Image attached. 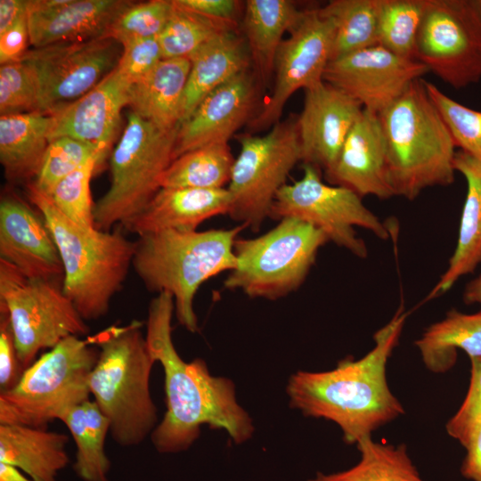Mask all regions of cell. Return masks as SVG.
<instances>
[{
    "instance_id": "1",
    "label": "cell",
    "mask_w": 481,
    "mask_h": 481,
    "mask_svg": "<svg viewBox=\"0 0 481 481\" xmlns=\"http://www.w3.org/2000/svg\"><path fill=\"white\" fill-rule=\"evenodd\" d=\"M174 298L160 292L150 303L145 338L148 348L164 371L167 411L151 435L160 453L188 450L204 424L224 429L235 444L248 441L254 425L249 413L237 403L235 387L227 378L210 374L202 359L185 362L172 340Z\"/></svg>"
},
{
    "instance_id": "2",
    "label": "cell",
    "mask_w": 481,
    "mask_h": 481,
    "mask_svg": "<svg viewBox=\"0 0 481 481\" xmlns=\"http://www.w3.org/2000/svg\"><path fill=\"white\" fill-rule=\"evenodd\" d=\"M406 314L401 306L374 334V347L358 360L346 358L326 371L291 375L287 394L291 407L305 416L335 422L345 442L356 444L404 413L388 387L386 366L398 344Z\"/></svg>"
},
{
    "instance_id": "3",
    "label": "cell",
    "mask_w": 481,
    "mask_h": 481,
    "mask_svg": "<svg viewBox=\"0 0 481 481\" xmlns=\"http://www.w3.org/2000/svg\"><path fill=\"white\" fill-rule=\"evenodd\" d=\"M142 327L143 322L133 320L87 338L99 350L89 378L91 395L109 420L114 442L126 447L143 443L158 425V411L150 392L156 361Z\"/></svg>"
},
{
    "instance_id": "4",
    "label": "cell",
    "mask_w": 481,
    "mask_h": 481,
    "mask_svg": "<svg viewBox=\"0 0 481 481\" xmlns=\"http://www.w3.org/2000/svg\"><path fill=\"white\" fill-rule=\"evenodd\" d=\"M246 228L164 230L138 236L132 266L145 288L173 296L179 323L198 330L193 299L208 279L235 268L234 243Z\"/></svg>"
},
{
    "instance_id": "5",
    "label": "cell",
    "mask_w": 481,
    "mask_h": 481,
    "mask_svg": "<svg viewBox=\"0 0 481 481\" xmlns=\"http://www.w3.org/2000/svg\"><path fill=\"white\" fill-rule=\"evenodd\" d=\"M28 195L56 243L64 271V294L85 321L102 318L127 276L135 241L118 228L103 231L72 222L32 183L28 186Z\"/></svg>"
},
{
    "instance_id": "6",
    "label": "cell",
    "mask_w": 481,
    "mask_h": 481,
    "mask_svg": "<svg viewBox=\"0 0 481 481\" xmlns=\"http://www.w3.org/2000/svg\"><path fill=\"white\" fill-rule=\"evenodd\" d=\"M424 81L412 82L378 114L391 187L395 196L409 200L428 187L447 186L454 181L455 144Z\"/></svg>"
},
{
    "instance_id": "7",
    "label": "cell",
    "mask_w": 481,
    "mask_h": 481,
    "mask_svg": "<svg viewBox=\"0 0 481 481\" xmlns=\"http://www.w3.org/2000/svg\"><path fill=\"white\" fill-rule=\"evenodd\" d=\"M98 356L88 338L61 340L31 363L12 388L0 392V424L47 428L90 399L89 378Z\"/></svg>"
},
{
    "instance_id": "8",
    "label": "cell",
    "mask_w": 481,
    "mask_h": 481,
    "mask_svg": "<svg viewBox=\"0 0 481 481\" xmlns=\"http://www.w3.org/2000/svg\"><path fill=\"white\" fill-rule=\"evenodd\" d=\"M179 126L161 129L133 111L110 159V184L94 204L95 227L110 231L138 215L174 160Z\"/></svg>"
},
{
    "instance_id": "9",
    "label": "cell",
    "mask_w": 481,
    "mask_h": 481,
    "mask_svg": "<svg viewBox=\"0 0 481 481\" xmlns=\"http://www.w3.org/2000/svg\"><path fill=\"white\" fill-rule=\"evenodd\" d=\"M329 240L322 231L285 217L265 233L234 243L236 266L224 281L253 298L275 300L298 289Z\"/></svg>"
},
{
    "instance_id": "10",
    "label": "cell",
    "mask_w": 481,
    "mask_h": 481,
    "mask_svg": "<svg viewBox=\"0 0 481 481\" xmlns=\"http://www.w3.org/2000/svg\"><path fill=\"white\" fill-rule=\"evenodd\" d=\"M0 310L10 319L19 361L24 371L39 351L51 349L70 336L86 335L89 328L62 282L30 278L0 259Z\"/></svg>"
},
{
    "instance_id": "11",
    "label": "cell",
    "mask_w": 481,
    "mask_h": 481,
    "mask_svg": "<svg viewBox=\"0 0 481 481\" xmlns=\"http://www.w3.org/2000/svg\"><path fill=\"white\" fill-rule=\"evenodd\" d=\"M239 143L240 149L226 188L231 196L228 215L257 232L270 216L289 172L302 161L297 118L279 121L265 135H243Z\"/></svg>"
},
{
    "instance_id": "12",
    "label": "cell",
    "mask_w": 481,
    "mask_h": 481,
    "mask_svg": "<svg viewBox=\"0 0 481 481\" xmlns=\"http://www.w3.org/2000/svg\"><path fill=\"white\" fill-rule=\"evenodd\" d=\"M281 220L294 217L320 229L338 247L364 258L368 250L355 226L371 231L381 240H387L389 231L385 224L353 191L325 183L319 170L304 165L303 176L283 185L273 201L270 216Z\"/></svg>"
},
{
    "instance_id": "13",
    "label": "cell",
    "mask_w": 481,
    "mask_h": 481,
    "mask_svg": "<svg viewBox=\"0 0 481 481\" xmlns=\"http://www.w3.org/2000/svg\"><path fill=\"white\" fill-rule=\"evenodd\" d=\"M416 60L455 89L481 80V12L476 0H427Z\"/></svg>"
},
{
    "instance_id": "14",
    "label": "cell",
    "mask_w": 481,
    "mask_h": 481,
    "mask_svg": "<svg viewBox=\"0 0 481 481\" xmlns=\"http://www.w3.org/2000/svg\"><path fill=\"white\" fill-rule=\"evenodd\" d=\"M109 37L29 50L24 61L36 77L37 111L52 115L98 85L118 65L122 46Z\"/></svg>"
},
{
    "instance_id": "15",
    "label": "cell",
    "mask_w": 481,
    "mask_h": 481,
    "mask_svg": "<svg viewBox=\"0 0 481 481\" xmlns=\"http://www.w3.org/2000/svg\"><path fill=\"white\" fill-rule=\"evenodd\" d=\"M332 25L317 10L303 11L278 50L275 82L262 110L250 122L254 129L273 126L280 121L288 100L300 89L306 90L323 81L330 61Z\"/></svg>"
},
{
    "instance_id": "16",
    "label": "cell",
    "mask_w": 481,
    "mask_h": 481,
    "mask_svg": "<svg viewBox=\"0 0 481 481\" xmlns=\"http://www.w3.org/2000/svg\"><path fill=\"white\" fill-rule=\"evenodd\" d=\"M428 72L418 60L376 45L330 61L323 80L356 100L364 110L379 114Z\"/></svg>"
},
{
    "instance_id": "17",
    "label": "cell",
    "mask_w": 481,
    "mask_h": 481,
    "mask_svg": "<svg viewBox=\"0 0 481 481\" xmlns=\"http://www.w3.org/2000/svg\"><path fill=\"white\" fill-rule=\"evenodd\" d=\"M363 110L356 100L324 80L305 90L297 118L304 165L329 171Z\"/></svg>"
},
{
    "instance_id": "18",
    "label": "cell",
    "mask_w": 481,
    "mask_h": 481,
    "mask_svg": "<svg viewBox=\"0 0 481 481\" xmlns=\"http://www.w3.org/2000/svg\"><path fill=\"white\" fill-rule=\"evenodd\" d=\"M0 259L28 277L63 282L62 262L43 216L14 195L0 202Z\"/></svg>"
},
{
    "instance_id": "19",
    "label": "cell",
    "mask_w": 481,
    "mask_h": 481,
    "mask_svg": "<svg viewBox=\"0 0 481 481\" xmlns=\"http://www.w3.org/2000/svg\"><path fill=\"white\" fill-rule=\"evenodd\" d=\"M130 84L115 68L92 90L51 116L49 141L68 136L96 147L105 157L114 141Z\"/></svg>"
},
{
    "instance_id": "20",
    "label": "cell",
    "mask_w": 481,
    "mask_h": 481,
    "mask_svg": "<svg viewBox=\"0 0 481 481\" xmlns=\"http://www.w3.org/2000/svg\"><path fill=\"white\" fill-rule=\"evenodd\" d=\"M324 175L329 183L347 188L362 198L372 195L386 200L395 196L388 177L386 140L377 113L363 110L334 165Z\"/></svg>"
},
{
    "instance_id": "21",
    "label": "cell",
    "mask_w": 481,
    "mask_h": 481,
    "mask_svg": "<svg viewBox=\"0 0 481 481\" xmlns=\"http://www.w3.org/2000/svg\"><path fill=\"white\" fill-rule=\"evenodd\" d=\"M255 93L249 70L210 93L179 125L174 159L200 147L228 143L249 118Z\"/></svg>"
},
{
    "instance_id": "22",
    "label": "cell",
    "mask_w": 481,
    "mask_h": 481,
    "mask_svg": "<svg viewBox=\"0 0 481 481\" xmlns=\"http://www.w3.org/2000/svg\"><path fill=\"white\" fill-rule=\"evenodd\" d=\"M226 188H160L144 208L122 226L138 236L164 230L195 231L204 221L228 214Z\"/></svg>"
},
{
    "instance_id": "23",
    "label": "cell",
    "mask_w": 481,
    "mask_h": 481,
    "mask_svg": "<svg viewBox=\"0 0 481 481\" xmlns=\"http://www.w3.org/2000/svg\"><path fill=\"white\" fill-rule=\"evenodd\" d=\"M126 0H69L45 12H28L34 48L106 37L115 18L131 4Z\"/></svg>"
},
{
    "instance_id": "24",
    "label": "cell",
    "mask_w": 481,
    "mask_h": 481,
    "mask_svg": "<svg viewBox=\"0 0 481 481\" xmlns=\"http://www.w3.org/2000/svg\"><path fill=\"white\" fill-rule=\"evenodd\" d=\"M190 68L186 58L161 60L130 86L131 111L161 129L179 126Z\"/></svg>"
},
{
    "instance_id": "25",
    "label": "cell",
    "mask_w": 481,
    "mask_h": 481,
    "mask_svg": "<svg viewBox=\"0 0 481 481\" xmlns=\"http://www.w3.org/2000/svg\"><path fill=\"white\" fill-rule=\"evenodd\" d=\"M190 61L181 123L210 93L248 70L251 62L245 38L236 30L210 41L192 56Z\"/></svg>"
},
{
    "instance_id": "26",
    "label": "cell",
    "mask_w": 481,
    "mask_h": 481,
    "mask_svg": "<svg viewBox=\"0 0 481 481\" xmlns=\"http://www.w3.org/2000/svg\"><path fill=\"white\" fill-rule=\"evenodd\" d=\"M67 435L16 424H0V462L20 469L35 481H57L69 464Z\"/></svg>"
},
{
    "instance_id": "27",
    "label": "cell",
    "mask_w": 481,
    "mask_h": 481,
    "mask_svg": "<svg viewBox=\"0 0 481 481\" xmlns=\"http://www.w3.org/2000/svg\"><path fill=\"white\" fill-rule=\"evenodd\" d=\"M454 169L467 182L458 241L445 272L427 299L447 292L461 277L473 273L481 264V162L458 151L454 158Z\"/></svg>"
},
{
    "instance_id": "28",
    "label": "cell",
    "mask_w": 481,
    "mask_h": 481,
    "mask_svg": "<svg viewBox=\"0 0 481 481\" xmlns=\"http://www.w3.org/2000/svg\"><path fill=\"white\" fill-rule=\"evenodd\" d=\"M303 11L289 0H248L243 31L250 61L265 83L274 72L275 59L283 35L296 25Z\"/></svg>"
},
{
    "instance_id": "29",
    "label": "cell",
    "mask_w": 481,
    "mask_h": 481,
    "mask_svg": "<svg viewBox=\"0 0 481 481\" xmlns=\"http://www.w3.org/2000/svg\"><path fill=\"white\" fill-rule=\"evenodd\" d=\"M51 120L39 111L1 115L0 162L6 178L36 177L50 143Z\"/></svg>"
},
{
    "instance_id": "30",
    "label": "cell",
    "mask_w": 481,
    "mask_h": 481,
    "mask_svg": "<svg viewBox=\"0 0 481 481\" xmlns=\"http://www.w3.org/2000/svg\"><path fill=\"white\" fill-rule=\"evenodd\" d=\"M426 367L435 372L449 371L456 363L457 350L470 358H481V310L467 314L452 310L428 327L415 341Z\"/></svg>"
},
{
    "instance_id": "31",
    "label": "cell",
    "mask_w": 481,
    "mask_h": 481,
    "mask_svg": "<svg viewBox=\"0 0 481 481\" xmlns=\"http://www.w3.org/2000/svg\"><path fill=\"white\" fill-rule=\"evenodd\" d=\"M76 444L73 469L82 481H109L110 461L105 451L110 422L96 403L86 400L67 410L59 419Z\"/></svg>"
},
{
    "instance_id": "32",
    "label": "cell",
    "mask_w": 481,
    "mask_h": 481,
    "mask_svg": "<svg viewBox=\"0 0 481 481\" xmlns=\"http://www.w3.org/2000/svg\"><path fill=\"white\" fill-rule=\"evenodd\" d=\"M356 445L361 457L355 466L330 474L318 472L308 481H425L404 444L395 446L380 444L367 436Z\"/></svg>"
},
{
    "instance_id": "33",
    "label": "cell",
    "mask_w": 481,
    "mask_h": 481,
    "mask_svg": "<svg viewBox=\"0 0 481 481\" xmlns=\"http://www.w3.org/2000/svg\"><path fill=\"white\" fill-rule=\"evenodd\" d=\"M381 0H332L320 12L332 25L330 61L378 45Z\"/></svg>"
},
{
    "instance_id": "34",
    "label": "cell",
    "mask_w": 481,
    "mask_h": 481,
    "mask_svg": "<svg viewBox=\"0 0 481 481\" xmlns=\"http://www.w3.org/2000/svg\"><path fill=\"white\" fill-rule=\"evenodd\" d=\"M234 159L228 143L192 150L171 162L161 177L160 188H224Z\"/></svg>"
},
{
    "instance_id": "35",
    "label": "cell",
    "mask_w": 481,
    "mask_h": 481,
    "mask_svg": "<svg viewBox=\"0 0 481 481\" xmlns=\"http://www.w3.org/2000/svg\"><path fill=\"white\" fill-rule=\"evenodd\" d=\"M173 4L172 14L158 37L163 59L190 60L216 37L237 29V23L211 19Z\"/></svg>"
},
{
    "instance_id": "36",
    "label": "cell",
    "mask_w": 481,
    "mask_h": 481,
    "mask_svg": "<svg viewBox=\"0 0 481 481\" xmlns=\"http://www.w3.org/2000/svg\"><path fill=\"white\" fill-rule=\"evenodd\" d=\"M427 0H381L378 45L396 55L416 60V44Z\"/></svg>"
},
{
    "instance_id": "37",
    "label": "cell",
    "mask_w": 481,
    "mask_h": 481,
    "mask_svg": "<svg viewBox=\"0 0 481 481\" xmlns=\"http://www.w3.org/2000/svg\"><path fill=\"white\" fill-rule=\"evenodd\" d=\"M95 156L102 160L105 158L96 147L82 141L68 136L53 139L32 184L47 195L60 181Z\"/></svg>"
},
{
    "instance_id": "38",
    "label": "cell",
    "mask_w": 481,
    "mask_h": 481,
    "mask_svg": "<svg viewBox=\"0 0 481 481\" xmlns=\"http://www.w3.org/2000/svg\"><path fill=\"white\" fill-rule=\"evenodd\" d=\"M102 161L98 156L91 158L45 194L61 214L81 226L95 227L90 182Z\"/></svg>"
},
{
    "instance_id": "39",
    "label": "cell",
    "mask_w": 481,
    "mask_h": 481,
    "mask_svg": "<svg viewBox=\"0 0 481 481\" xmlns=\"http://www.w3.org/2000/svg\"><path fill=\"white\" fill-rule=\"evenodd\" d=\"M173 10L174 4L170 0L132 2L115 18L106 37L120 45L137 39L158 37Z\"/></svg>"
},
{
    "instance_id": "40",
    "label": "cell",
    "mask_w": 481,
    "mask_h": 481,
    "mask_svg": "<svg viewBox=\"0 0 481 481\" xmlns=\"http://www.w3.org/2000/svg\"><path fill=\"white\" fill-rule=\"evenodd\" d=\"M424 82L455 147L481 162V111L454 101L435 84L426 80Z\"/></svg>"
},
{
    "instance_id": "41",
    "label": "cell",
    "mask_w": 481,
    "mask_h": 481,
    "mask_svg": "<svg viewBox=\"0 0 481 481\" xmlns=\"http://www.w3.org/2000/svg\"><path fill=\"white\" fill-rule=\"evenodd\" d=\"M38 91L32 69L24 61L0 67L1 115L37 111Z\"/></svg>"
},
{
    "instance_id": "42",
    "label": "cell",
    "mask_w": 481,
    "mask_h": 481,
    "mask_svg": "<svg viewBox=\"0 0 481 481\" xmlns=\"http://www.w3.org/2000/svg\"><path fill=\"white\" fill-rule=\"evenodd\" d=\"M471 374L467 395L446 424L450 436L465 447L481 424V358H470Z\"/></svg>"
},
{
    "instance_id": "43",
    "label": "cell",
    "mask_w": 481,
    "mask_h": 481,
    "mask_svg": "<svg viewBox=\"0 0 481 481\" xmlns=\"http://www.w3.org/2000/svg\"><path fill=\"white\" fill-rule=\"evenodd\" d=\"M121 46L116 69L130 85L143 77L163 60L158 37L137 39Z\"/></svg>"
},
{
    "instance_id": "44",
    "label": "cell",
    "mask_w": 481,
    "mask_h": 481,
    "mask_svg": "<svg viewBox=\"0 0 481 481\" xmlns=\"http://www.w3.org/2000/svg\"><path fill=\"white\" fill-rule=\"evenodd\" d=\"M13 333L5 311L0 310V392L12 388L22 376Z\"/></svg>"
},
{
    "instance_id": "45",
    "label": "cell",
    "mask_w": 481,
    "mask_h": 481,
    "mask_svg": "<svg viewBox=\"0 0 481 481\" xmlns=\"http://www.w3.org/2000/svg\"><path fill=\"white\" fill-rule=\"evenodd\" d=\"M29 44L30 45L27 13L0 35L1 65L20 61L29 51Z\"/></svg>"
},
{
    "instance_id": "46",
    "label": "cell",
    "mask_w": 481,
    "mask_h": 481,
    "mask_svg": "<svg viewBox=\"0 0 481 481\" xmlns=\"http://www.w3.org/2000/svg\"><path fill=\"white\" fill-rule=\"evenodd\" d=\"M186 10L203 16L236 23L239 2L234 0H173Z\"/></svg>"
},
{
    "instance_id": "47",
    "label": "cell",
    "mask_w": 481,
    "mask_h": 481,
    "mask_svg": "<svg viewBox=\"0 0 481 481\" xmlns=\"http://www.w3.org/2000/svg\"><path fill=\"white\" fill-rule=\"evenodd\" d=\"M464 448L466 455L461 466V475L470 481H481V424Z\"/></svg>"
},
{
    "instance_id": "48",
    "label": "cell",
    "mask_w": 481,
    "mask_h": 481,
    "mask_svg": "<svg viewBox=\"0 0 481 481\" xmlns=\"http://www.w3.org/2000/svg\"><path fill=\"white\" fill-rule=\"evenodd\" d=\"M28 0L0 1V35L28 13Z\"/></svg>"
},
{
    "instance_id": "49",
    "label": "cell",
    "mask_w": 481,
    "mask_h": 481,
    "mask_svg": "<svg viewBox=\"0 0 481 481\" xmlns=\"http://www.w3.org/2000/svg\"><path fill=\"white\" fill-rule=\"evenodd\" d=\"M463 301L466 305H481V274L466 285Z\"/></svg>"
},
{
    "instance_id": "50",
    "label": "cell",
    "mask_w": 481,
    "mask_h": 481,
    "mask_svg": "<svg viewBox=\"0 0 481 481\" xmlns=\"http://www.w3.org/2000/svg\"><path fill=\"white\" fill-rule=\"evenodd\" d=\"M0 481H35L28 475L10 464L0 462Z\"/></svg>"
},
{
    "instance_id": "51",
    "label": "cell",
    "mask_w": 481,
    "mask_h": 481,
    "mask_svg": "<svg viewBox=\"0 0 481 481\" xmlns=\"http://www.w3.org/2000/svg\"><path fill=\"white\" fill-rule=\"evenodd\" d=\"M476 1H477V4L478 6V9H479V11L481 12V0H476Z\"/></svg>"
}]
</instances>
